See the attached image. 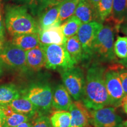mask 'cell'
<instances>
[{
	"mask_svg": "<svg viewBox=\"0 0 127 127\" xmlns=\"http://www.w3.org/2000/svg\"><path fill=\"white\" fill-rule=\"evenodd\" d=\"M105 68L93 64L88 68L82 101L88 109L96 110L110 106L105 81Z\"/></svg>",
	"mask_w": 127,
	"mask_h": 127,
	"instance_id": "1",
	"label": "cell"
},
{
	"mask_svg": "<svg viewBox=\"0 0 127 127\" xmlns=\"http://www.w3.org/2000/svg\"><path fill=\"white\" fill-rule=\"evenodd\" d=\"M5 27L12 36L27 33H39V24L24 5L8 6L6 8Z\"/></svg>",
	"mask_w": 127,
	"mask_h": 127,
	"instance_id": "2",
	"label": "cell"
},
{
	"mask_svg": "<svg viewBox=\"0 0 127 127\" xmlns=\"http://www.w3.org/2000/svg\"><path fill=\"white\" fill-rule=\"evenodd\" d=\"M114 35L111 25H103L93 43L91 57L103 62L117 61L114 52Z\"/></svg>",
	"mask_w": 127,
	"mask_h": 127,
	"instance_id": "3",
	"label": "cell"
},
{
	"mask_svg": "<svg viewBox=\"0 0 127 127\" xmlns=\"http://www.w3.org/2000/svg\"><path fill=\"white\" fill-rule=\"evenodd\" d=\"M23 95L35 106L39 115H46L52 108V91L48 84L40 82L32 84L25 90Z\"/></svg>",
	"mask_w": 127,
	"mask_h": 127,
	"instance_id": "4",
	"label": "cell"
},
{
	"mask_svg": "<svg viewBox=\"0 0 127 127\" xmlns=\"http://www.w3.org/2000/svg\"><path fill=\"white\" fill-rule=\"evenodd\" d=\"M40 46L45 54V67L47 69L63 71L74 67L76 64L64 46L41 44Z\"/></svg>",
	"mask_w": 127,
	"mask_h": 127,
	"instance_id": "5",
	"label": "cell"
},
{
	"mask_svg": "<svg viewBox=\"0 0 127 127\" xmlns=\"http://www.w3.org/2000/svg\"><path fill=\"white\" fill-rule=\"evenodd\" d=\"M0 64L1 65L15 70L26 72L29 70L27 65L25 51L7 41L0 47Z\"/></svg>",
	"mask_w": 127,
	"mask_h": 127,
	"instance_id": "6",
	"label": "cell"
},
{
	"mask_svg": "<svg viewBox=\"0 0 127 127\" xmlns=\"http://www.w3.org/2000/svg\"><path fill=\"white\" fill-rule=\"evenodd\" d=\"M63 85L75 101L81 99L85 79L80 68L74 67L60 71Z\"/></svg>",
	"mask_w": 127,
	"mask_h": 127,
	"instance_id": "7",
	"label": "cell"
},
{
	"mask_svg": "<svg viewBox=\"0 0 127 127\" xmlns=\"http://www.w3.org/2000/svg\"><path fill=\"white\" fill-rule=\"evenodd\" d=\"M102 27V24L96 21L82 24L81 25L77 36L83 51L84 60L91 58L93 43Z\"/></svg>",
	"mask_w": 127,
	"mask_h": 127,
	"instance_id": "8",
	"label": "cell"
},
{
	"mask_svg": "<svg viewBox=\"0 0 127 127\" xmlns=\"http://www.w3.org/2000/svg\"><path fill=\"white\" fill-rule=\"evenodd\" d=\"M118 66L106 71L105 73V81L109 104L111 107L115 108L121 106L122 101L125 96L117 71Z\"/></svg>",
	"mask_w": 127,
	"mask_h": 127,
	"instance_id": "9",
	"label": "cell"
},
{
	"mask_svg": "<svg viewBox=\"0 0 127 127\" xmlns=\"http://www.w3.org/2000/svg\"><path fill=\"white\" fill-rule=\"evenodd\" d=\"M91 122L95 127H123V120L115 107H104L90 112Z\"/></svg>",
	"mask_w": 127,
	"mask_h": 127,
	"instance_id": "10",
	"label": "cell"
},
{
	"mask_svg": "<svg viewBox=\"0 0 127 127\" xmlns=\"http://www.w3.org/2000/svg\"><path fill=\"white\" fill-rule=\"evenodd\" d=\"M70 127H87L91 120L90 113L83 103L79 101L72 102L69 107Z\"/></svg>",
	"mask_w": 127,
	"mask_h": 127,
	"instance_id": "11",
	"label": "cell"
},
{
	"mask_svg": "<svg viewBox=\"0 0 127 127\" xmlns=\"http://www.w3.org/2000/svg\"><path fill=\"white\" fill-rule=\"evenodd\" d=\"M40 44L42 45L55 44L64 46L67 38L63 34L61 25L55 26L39 32Z\"/></svg>",
	"mask_w": 127,
	"mask_h": 127,
	"instance_id": "12",
	"label": "cell"
},
{
	"mask_svg": "<svg viewBox=\"0 0 127 127\" xmlns=\"http://www.w3.org/2000/svg\"><path fill=\"white\" fill-rule=\"evenodd\" d=\"M8 105L14 112L24 115L30 119L39 116L37 109L24 95L14 99Z\"/></svg>",
	"mask_w": 127,
	"mask_h": 127,
	"instance_id": "13",
	"label": "cell"
},
{
	"mask_svg": "<svg viewBox=\"0 0 127 127\" xmlns=\"http://www.w3.org/2000/svg\"><path fill=\"white\" fill-rule=\"evenodd\" d=\"M71 95L63 85L59 84L52 92V106L58 111H68L72 104Z\"/></svg>",
	"mask_w": 127,
	"mask_h": 127,
	"instance_id": "14",
	"label": "cell"
},
{
	"mask_svg": "<svg viewBox=\"0 0 127 127\" xmlns=\"http://www.w3.org/2000/svg\"><path fill=\"white\" fill-rule=\"evenodd\" d=\"M59 8L60 4L48 7L41 12L38 24L40 30L61 25L59 19Z\"/></svg>",
	"mask_w": 127,
	"mask_h": 127,
	"instance_id": "15",
	"label": "cell"
},
{
	"mask_svg": "<svg viewBox=\"0 0 127 127\" xmlns=\"http://www.w3.org/2000/svg\"><path fill=\"white\" fill-rule=\"evenodd\" d=\"M25 54L27 65L29 70L39 71L45 66V54L40 45L25 51Z\"/></svg>",
	"mask_w": 127,
	"mask_h": 127,
	"instance_id": "16",
	"label": "cell"
},
{
	"mask_svg": "<svg viewBox=\"0 0 127 127\" xmlns=\"http://www.w3.org/2000/svg\"><path fill=\"white\" fill-rule=\"evenodd\" d=\"M115 24L116 29L127 21V0H113L112 12L107 19Z\"/></svg>",
	"mask_w": 127,
	"mask_h": 127,
	"instance_id": "17",
	"label": "cell"
},
{
	"mask_svg": "<svg viewBox=\"0 0 127 127\" xmlns=\"http://www.w3.org/2000/svg\"><path fill=\"white\" fill-rule=\"evenodd\" d=\"M11 42L24 51L35 48L40 45L39 33H27L13 36Z\"/></svg>",
	"mask_w": 127,
	"mask_h": 127,
	"instance_id": "18",
	"label": "cell"
},
{
	"mask_svg": "<svg viewBox=\"0 0 127 127\" xmlns=\"http://www.w3.org/2000/svg\"><path fill=\"white\" fill-rule=\"evenodd\" d=\"M74 15L82 24L94 21L95 18H97L96 11L88 0H79Z\"/></svg>",
	"mask_w": 127,
	"mask_h": 127,
	"instance_id": "19",
	"label": "cell"
},
{
	"mask_svg": "<svg viewBox=\"0 0 127 127\" xmlns=\"http://www.w3.org/2000/svg\"><path fill=\"white\" fill-rule=\"evenodd\" d=\"M64 47L76 64L84 60L83 51L77 35L67 38Z\"/></svg>",
	"mask_w": 127,
	"mask_h": 127,
	"instance_id": "20",
	"label": "cell"
},
{
	"mask_svg": "<svg viewBox=\"0 0 127 127\" xmlns=\"http://www.w3.org/2000/svg\"><path fill=\"white\" fill-rule=\"evenodd\" d=\"M4 110L5 118L2 127H16L21 124L28 121L30 118L22 114L16 113L8 107V105L0 106Z\"/></svg>",
	"mask_w": 127,
	"mask_h": 127,
	"instance_id": "21",
	"label": "cell"
},
{
	"mask_svg": "<svg viewBox=\"0 0 127 127\" xmlns=\"http://www.w3.org/2000/svg\"><path fill=\"white\" fill-rule=\"evenodd\" d=\"M21 96L18 89L14 84L0 85V106H5Z\"/></svg>",
	"mask_w": 127,
	"mask_h": 127,
	"instance_id": "22",
	"label": "cell"
},
{
	"mask_svg": "<svg viewBox=\"0 0 127 127\" xmlns=\"http://www.w3.org/2000/svg\"><path fill=\"white\" fill-rule=\"evenodd\" d=\"M79 1V0H64L60 4L59 19L61 24L74 15Z\"/></svg>",
	"mask_w": 127,
	"mask_h": 127,
	"instance_id": "23",
	"label": "cell"
},
{
	"mask_svg": "<svg viewBox=\"0 0 127 127\" xmlns=\"http://www.w3.org/2000/svg\"><path fill=\"white\" fill-rule=\"evenodd\" d=\"M30 9L33 15H40L50 6V0H15Z\"/></svg>",
	"mask_w": 127,
	"mask_h": 127,
	"instance_id": "24",
	"label": "cell"
},
{
	"mask_svg": "<svg viewBox=\"0 0 127 127\" xmlns=\"http://www.w3.org/2000/svg\"><path fill=\"white\" fill-rule=\"evenodd\" d=\"M50 122L52 127H70L71 114L67 111L54 112L51 115Z\"/></svg>",
	"mask_w": 127,
	"mask_h": 127,
	"instance_id": "25",
	"label": "cell"
},
{
	"mask_svg": "<svg viewBox=\"0 0 127 127\" xmlns=\"http://www.w3.org/2000/svg\"><path fill=\"white\" fill-rule=\"evenodd\" d=\"M82 24L77 17L72 15L61 25L64 35L66 38L75 35Z\"/></svg>",
	"mask_w": 127,
	"mask_h": 127,
	"instance_id": "26",
	"label": "cell"
},
{
	"mask_svg": "<svg viewBox=\"0 0 127 127\" xmlns=\"http://www.w3.org/2000/svg\"><path fill=\"white\" fill-rule=\"evenodd\" d=\"M113 0H100L96 10L97 18L104 21L110 16L112 12Z\"/></svg>",
	"mask_w": 127,
	"mask_h": 127,
	"instance_id": "27",
	"label": "cell"
},
{
	"mask_svg": "<svg viewBox=\"0 0 127 127\" xmlns=\"http://www.w3.org/2000/svg\"><path fill=\"white\" fill-rule=\"evenodd\" d=\"M114 47L116 57L121 60L127 58V36H118Z\"/></svg>",
	"mask_w": 127,
	"mask_h": 127,
	"instance_id": "28",
	"label": "cell"
},
{
	"mask_svg": "<svg viewBox=\"0 0 127 127\" xmlns=\"http://www.w3.org/2000/svg\"><path fill=\"white\" fill-rule=\"evenodd\" d=\"M31 127H52L50 118L46 115L36 117L32 123Z\"/></svg>",
	"mask_w": 127,
	"mask_h": 127,
	"instance_id": "29",
	"label": "cell"
},
{
	"mask_svg": "<svg viewBox=\"0 0 127 127\" xmlns=\"http://www.w3.org/2000/svg\"><path fill=\"white\" fill-rule=\"evenodd\" d=\"M117 71L120 76L123 91L125 95H127V69L121 65L118 66Z\"/></svg>",
	"mask_w": 127,
	"mask_h": 127,
	"instance_id": "30",
	"label": "cell"
},
{
	"mask_svg": "<svg viewBox=\"0 0 127 127\" xmlns=\"http://www.w3.org/2000/svg\"><path fill=\"white\" fill-rule=\"evenodd\" d=\"M1 10L0 9V47L5 42V27Z\"/></svg>",
	"mask_w": 127,
	"mask_h": 127,
	"instance_id": "31",
	"label": "cell"
},
{
	"mask_svg": "<svg viewBox=\"0 0 127 127\" xmlns=\"http://www.w3.org/2000/svg\"><path fill=\"white\" fill-rule=\"evenodd\" d=\"M120 29L123 34L127 36V21L121 25Z\"/></svg>",
	"mask_w": 127,
	"mask_h": 127,
	"instance_id": "32",
	"label": "cell"
},
{
	"mask_svg": "<svg viewBox=\"0 0 127 127\" xmlns=\"http://www.w3.org/2000/svg\"><path fill=\"white\" fill-rule=\"evenodd\" d=\"M121 106L125 113L127 114V95H125L122 101Z\"/></svg>",
	"mask_w": 127,
	"mask_h": 127,
	"instance_id": "33",
	"label": "cell"
},
{
	"mask_svg": "<svg viewBox=\"0 0 127 127\" xmlns=\"http://www.w3.org/2000/svg\"><path fill=\"white\" fill-rule=\"evenodd\" d=\"M89 2L90 3V4L91 5L92 7H93V8L95 9V11H96V8H97L98 5L99 4L100 0H88Z\"/></svg>",
	"mask_w": 127,
	"mask_h": 127,
	"instance_id": "34",
	"label": "cell"
},
{
	"mask_svg": "<svg viewBox=\"0 0 127 127\" xmlns=\"http://www.w3.org/2000/svg\"><path fill=\"white\" fill-rule=\"evenodd\" d=\"M64 0H50V7H52V6L57 5H59L63 2Z\"/></svg>",
	"mask_w": 127,
	"mask_h": 127,
	"instance_id": "35",
	"label": "cell"
},
{
	"mask_svg": "<svg viewBox=\"0 0 127 127\" xmlns=\"http://www.w3.org/2000/svg\"><path fill=\"white\" fill-rule=\"evenodd\" d=\"M32 126V123H30L29 121L25 122V123H23L19 125H18L16 127H31Z\"/></svg>",
	"mask_w": 127,
	"mask_h": 127,
	"instance_id": "36",
	"label": "cell"
},
{
	"mask_svg": "<svg viewBox=\"0 0 127 127\" xmlns=\"http://www.w3.org/2000/svg\"><path fill=\"white\" fill-rule=\"evenodd\" d=\"M118 62L121 65H123L124 67L127 69V58L119 60V61H118Z\"/></svg>",
	"mask_w": 127,
	"mask_h": 127,
	"instance_id": "37",
	"label": "cell"
},
{
	"mask_svg": "<svg viewBox=\"0 0 127 127\" xmlns=\"http://www.w3.org/2000/svg\"><path fill=\"white\" fill-rule=\"evenodd\" d=\"M5 118V114L4 115L1 116L0 117V127H2L3 123H4V121Z\"/></svg>",
	"mask_w": 127,
	"mask_h": 127,
	"instance_id": "38",
	"label": "cell"
},
{
	"mask_svg": "<svg viewBox=\"0 0 127 127\" xmlns=\"http://www.w3.org/2000/svg\"><path fill=\"white\" fill-rule=\"evenodd\" d=\"M4 115V110H3L2 108L1 107H0V117L1 116H2Z\"/></svg>",
	"mask_w": 127,
	"mask_h": 127,
	"instance_id": "39",
	"label": "cell"
},
{
	"mask_svg": "<svg viewBox=\"0 0 127 127\" xmlns=\"http://www.w3.org/2000/svg\"><path fill=\"white\" fill-rule=\"evenodd\" d=\"M123 127H127V120L123 122Z\"/></svg>",
	"mask_w": 127,
	"mask_h": 127,
	"instance_id": "40",
	"label": "cell"
},
{
	"mask_svg": "<svg viewBox=\"0 0 127 127\" xmlns=\"http://www.w3.org/2000/svg\"><path fill=\"white\" fill-rule=\"evenodd\" d=\"M2 72H3V71H2V65H1V64H0V76L2 75Z\"/></svg>",
	"mask_w": 127,
	"mask_h": 127,
	"instance_id": "41",
	"label": "cell"
},
{
	"mask_svg": "<svg viewBox=\"0 0 127 127\" xmlns=\"http://www.w3.org/2000/svg\"><path fill=\"white\" fill-rule=\"evenodd\" d=\"M0 9H1V0H0Z\"/></svg>",
	"mask_w": 127,
	"mask_h": 127,
	"instance_id": "42",
	"label": "cell"
}]
</instances>
